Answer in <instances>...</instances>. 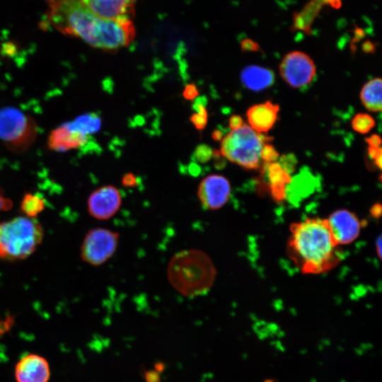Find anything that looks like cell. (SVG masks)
Listing matches in <instances>:
<instances>
[{
	"instance_id": "7a4b0ae2",
	"label": "cell",
	"mask_w": 382,
	"mask_h": 382,
	"mask_svg": "<svg viewBox=\"0 0 382 382\" xmlns=\"http://www.w3.org/2000/svg\"><path fill=\"white\" fill-rule=\"evenodd\" d=\"M338 246L325 219L308 218L290 227L287 253L304 274H320L337 266L342 259Z\"/></svg>"
},
{
	"instance_id": "30bf717a",
	"label": "cell",
	"mask_w": 382,
	"mask_h": 382,
	"mask_svg": "<svg viewBox=\"0 0 382 382\" xmlns=\"http://www.w3.org/2000/svg\"><path fill=\"white\" fill-rule=\"evenodd\" d=\"M122 204V195L113 185L101 186L89 195L87 208L89 214L98 220L112 218Z\"/></svg>"
},
{
	"instance_id": "ba28073f",
	"label": "cell",
	"mask_w": 382,
	"mask_h": 382,
	"mask_svg": "<svg viewBox=\"0 0 382 382\" xmlns=\"http://www.w3.org/2000/svg\"><path fill=\"white\" fill-rule=\"evenodd\" d=\"M279 74L289 86L300 88L312 82L316 74V68L308 54L293 51L282 59L279 64Z\"/></svg>"
},
{
	"instance_id": "44dd1931",
	"label": "cell",
	"mask_w": 382,
	"mask_h": 382,
	"mask_svg": "<svg viewBox=\"0 0 382 382\" xmlns=\"http://www.w3.org/2000/svg\"><path fill=\"white\" fill-rule=\"evenodd\" d=\"M206 105L207 98L204 96L197 98L192 105L195 112L192 115L190 121L199 130L203 129L207 124L208 113Z\"/></svg>"
},
{
	"instance_id": "83f0119b",
	"label": "cell",
	"mask_w": 382,
	"mask_h": 382,
	"mask_svg": "<svg viewBox=\"0 0 382 382\" xmlns=\"http://www.w3.org/2000/svg\"><path fill=\"white\" fill-rule=\"evenodd\" d=\"M122 184L125 187H134L139 184L138 178L132 173H126L122 178Z\"/></svg>"
},
{
	"instance_id": "7c38bea8",
	"label": "cell",
	"mask_w": 382,
	"mask_h": 382,
	"mask_svg": "<svg viewBox=\"0 0 382 382\" xmlns=\"http://www.w3.org/2000/svg\"><path fill=\"white\" fill-rule=\"evenodd\" d=\"M14 374L17 382H48L50 365L42 356L25 354L16 364Z\"/></svg>"
},
{
	"instance_id": "4316f807",
	"label": "cell",
	"mask_w": 382,
	"mask_h": 382,
	"mask_svg": "<svg viewBox=\"0 0 382 382\" xmlns=\"http://www.w3.org/2000/svg\"><path fill=\"white\" fill-rule=\"evenodd\" d=\"M198 93L197 88L194 83L187 84L183 91V96L187 100L195 99Z\"/></svg>"
},
{
	"instance_id": "d6a6232c",
	"label": "cell",
	"mask_w": 382,
	"mask_h": 382,
	"mask_svg": "<svg viewBox=\"0 0 382 382\" xmlns=\"http://www.w3.org/2000/svg\"><path fill=\"white\" fill-rule=\"evenodd\" d=\"M145 378L146 382H159V373L155 370L148 371L145 373Z\"/></svg>"
},
{
	"instance_id": "4dcf8cb0",
	"label": "cell",
	"mask_w": 382,
	"mask_h": 382,
	"mask_svg": "<svg viewBox=\"0 0 382 382\" xmlns=\"http://www.w3.org/2000/svg\"><path fill=\"white\" fill-rule=\"evenodd\" d=\"M241 47L245 51H257L259 50L258 45L249 39H246L242 42Z\"/></svg>"
},
{
	"instance_id": "74e56055",
	"label": "cell",
	"mask_w": 382,
	"mask_h": 382,
	"mask_svg": "<svg viewBox=\"0 0 382 382\" xmlns=\"http://www.w3.org/2000/svg\"><path fill=\"white\" fill-rule=\"evenodd\" d=\"M263 382H275V381L272 378H267V379L264 380Z\"/></svg>"
},
{
	"instance_id": "cb8c5ba5",
	"label": "cell",
	"mask_w": 382,
	"mask_h": 382,
	"mask_svg": "<svg viewBox=\"0 0 382 382\" xmlns=\"http://www.w3.org/2000/svg\"><path fill=\"white\" fill-rule=\"evenodd\" d=\"M279 157V153L272 144L268 143L263 145L260 151V159L265 163L276 162Z\"/></svg>"
},
{
	"instance_id": "9c48e42d",
	"label": "cell",
	"mask_w": 382,
	"mask_h": 382,
	"mask_svg": "<svg viewBox=\"0 0 382 382\" xmlns=\"http://www.w3.org/2000/svg\"><path fill=\"white\" fill-rule=\"evenodd\" d=\"M231 191V185L226 178L221 175L212 174L200 182L197 188V197L204 209L216 210L228 202Z\"/></svg>"
},
{
	"instance_id": "5b68a950",
	"label": "cell",
	"mask_w": 382,
	"mask_h": 382,
	"mask_svg": "<svg viewBox=\"0 0 382 382\" xmlns=\"http://www.w3.org/2000/svg\"><path fill=\"white\" fill-rule=\"evenodd\" d=\"M272 139L266 134H259L243 124L231 130L221 139L220 153L225 158L248 170L260 166V151L265 144Z\"/></svg>"
},
{
	"instance_id": "2e32d148",
	"label": "cell",
	"mask_w": 382,
	"mask_h": 382,
	"mask_svg": "<svg viewBox=\"0 0 382 382\" xmlns=\"http://www.w3.org/2000/svg\"><path fill=\"white\" fill-rule=\"evenodd\" d=\"M263 171L266 173L270 193L277 201L286 197L287 185L291 183V177L278 162L264 163Z\"/></svg>"
},
{
	"instance_id": "f546056e",
	"label": "cell",
	"mask_w": 382,
	"mask_h": 382,
	"mask_svg": "<svg viewBox=\"0 0 382 382\" xmlns=\"http://www.w3.org/2000/svg\"><path fill=\"white\" fill-rule=\"evenodd\" d=\"M243 125V120L239 115H232L229 119V127L231 130L238 129Z\"/></svg>"
},
{
	"instance_id": "3957f363",
	"label": "cell",
	"mask_w": 382,
	"mask_h": 382,
	"mask_svg": "<svg viewBox=\"0 0 382 382\" xmlns=\"http://www.w3.org/2000/svg\"><path fill=\"white\" fill-rule=\"evenodd\" d=\"M212 260L204 252L186 249L175 253L167 267V277L171 286L187 297L207 294L216 277Z\"/></svg>"
},
{
	"instance_id": "603a6c76",
	"label": "cell",
	"mask_w": 382,
	"mask_h": 382,
	"mask_svg": "<svg viewBox=\"0 0 382 382\" xmlns=\"http://www.w3.org/2000/svg\"><path fill=\"white\" fill-rule=\"evenodd\" d=\"M213 154L214 151L210 146L206 144H200L195 149L193 158L195 161L204 163L212 158Z\"/></svg>"
},
{
	"instance_id": "9a60e30c",
	"label": "cell",
	"mask_w": 382,
	"mask_h": 382,
	"mask_svg": "<svg viewBox=\"0 0 382 382\" xmlns=\"http://www.w3.org/2000/svg\"><path fill=\"white\" fill-rule=\"evenodd\" d=\"M279 107L271 101L251 106L247 110L250 127L259 134H266L274 125Z\"/></svg>"
},
{
	"instance_id": "ac0fdd59",
	"label": "cell",
	"mask_w": 382,
	"mask_h": 382,
	"mask_svg": "<svg viewBox=\"0 0 382 382\" xmlns=\"http://www.w3.org/2000/svg\"><path fill=\"white\" fill-rule=\"evenodd\" d=\"M360 99L364 106L369 111L380 112L382 109V81L374 78L363 86Z\"/></svg>"
},
{
	"instance_id": "5bb4252c",
	"label": "cell",
	"mask_w": 382,
	"mask_h": 382,
	"mask_svg": "<svg viewBox=\"0 0 382 382\" xmlns=\"http://www.w3.org/2000/svg\"><path fill=\"white\" fill-rule=\"evenodd\" d=\"M92 12L99 16L116 19L130 18L137 0H81ZM131 19V18H130Z\"/></svg>"
},
{
	"instance_id": "277c9868",
	"label": "cell",
	"mask_w": 382,
	"mask_h": 382,
	"mask_svg": "<svg viewBox=\"0 0 382 382\" xmlns=\"http://www.w3.org/2000/svg\"><path fill=\"white\" fill-rule=\"evenodd\" d=\"M43 236L42 226L35 219L19 216L0 221V259H25L35 251Z\"/></svg>"
},
{
	"instance_id": "1f68e13d",
	"label": "cell",
	"mask_w": 382,
	"mask_h": 382,
	"mask_svg": "<svg viewBox=\"0 0 382 382\" xmlns=\"http://www.w3.org/2000/svg\"><path fill=\"white\" fill-rule=\"evenodd\" d=\"M366 142L371 147H381V139L378 134H372L365 139Z\"/></svg>"
},
{
	"instance_id": "4fadbf2b",
	"label": "cell",
	"mask_w": 382,
	"mask_h": 382,
	"mask_svg": "<svg viewBox=\"0 0 382 382\" xmlns=\"http://www.w3.org/2000/svg\"><path fill=\"white\" fill-rule=\"evenodd\" d=\"M88 136L74 129L69 122L54 129L49 134V149L65 152L82 147L88 141Z\"/></svg>"
},
{
	"instance_id": "d590c367",
	"label": "cell",
	"mask_w": 382,
	"mask_h": 382,
	"mask_svg": "<svg viewBox=\"0 0 382 382\" xmlns=\"http://www.w3.org/2000/svg\"><path fill=\"white\" fill-rule=\"evenodd\" d=\"M154 367L155 371H156L158 373H161L165 369L166 366L163 362L158 361L155 364Z\"/></svg>"
},
{
	"instance_id": "e0dca14e",
	"label": "cell",
	"mask_w": 382,
	"mask_h": 382,
	"mask_svg": "<svg viewBox=\"0 0 382 382\" xmlns=\"http://www.w3.org/2000/svg\"><path fill=\"white\" fill-rule=\"evenodd\" d=\"M241 80L247 88L260 91L273 84L274 75L269 69L257 65H250L242 70Z\"/></svg>"
},
{
	"instance_id": "6da1fadb",
	"label": "cell",
	"mask_w": 382,
	"mask_h": 382,
	"mask_svg": "<svg viewBox=\"0 0 382 382\" xmlns=\"http://www.w3.org/2000/svg\"><path fill=\"white\" fill-rule=\"evenodd\" d=\"M47 18L62 33L79 37L89 45L104 50L128 46L135 36L130 18H105L88 8L81 0H46Z\"/></svg>"
},
{
	"instance_id": "f1b7e54d",
	"label": "cell",
	"mask_w": 382,
	"mask_h": 382,
	"mask_svg": "<svg viewBox=\"0 0 382 382\" xmlns=\"http://www.w3.org/2000/svg\"><path fill=\"white\" fill-rule=\"evenodd\" d=\"M12 206V201L5 196L3 189L0 187V213L11 209Z\"/></svg>"
},
{
	"instance_id": "836d02e7",
	"label": "cell",
	"mask_w": 382,
	"mask_h": 382,
	"mask_svg": "<svg viewBox=\"0 0 382 382\" xmlns=\"http://www.w3.org/2000/svg\"><path fill=\"white\" fill-rule=\"evenodd\" d=\"M320 6L323 4L329 5L335 8H338L341 6V0H313Z\"/></svg>"
},
{
	"instance_id": "8fae6325",
	"label": "cell",
	"mask_w": 382,
	"mask_h": 382,
	"mask_svg": "<svg viewBox=\"0 0 382 382\" xmlns=\"http://www.w3.org/2000/svg\"><path fill=\"white\" fill-rule=\"evenodd\" d=\"M326 220L338 245L350 243L360 233L361 223L354 213L348 210H337Z\"/></svg>"
},
{
	"instance_id": "8992f818",
	"label": "cell",
	"mask_w": 382,
	"mask_h": 382,
	"mask_svg": "<svg viewBox=\"0 0 382 382\" xmlns=\"http://www.w3.org/2000/svg\"><path fill=\"white\" fill-rule=\"evenodd\" d=\"M37 127L35 120L11 106L0 109V140L11 151L21 154L35 141Z\"/></svg>"
},
{
	"instance_id": "d4e9b609",
	"label": "cell",
	"mask_w": 382,
	"mask_h": 382,
	"mask_svg": "<svg viewBox=\"0 0 382 382\" xmlns=\"http://www.w3.org/2000/svg\"><path fill=\"white\" fill-rule=\"evenodd\" d=\"M279 163L282 168L288 173H291L294 170L297 160L292 154H284L279 157Z\"/></svg>"
},
{
	"instance_id": "8d00e7d4",
	"label": "cell",
	"mask_w": 382,
	"mask_h": 382,
	"mask_svg": "<svg viewBox=\"0 0 382 382\" xmlns=\"http://www.w3.org/2000/svg\"><path fill=\"white\" fill-rule=\"evenodd\" d=\"M376 246L378 248V253L379 254V256H381V237H379L378 238V241L376 243Z\"/></svg>"
},
{
	"instance_id": "ffe728a7",
	"label": "cell",
	"mask_w": 382,
	"mask_h": 382,
	"mask_svg": "<svg viewBox=\"0 0 382 382\" xmlns=\"http://www.w3.org/2000/svg\"><path fill=\"white\" fill-rule=\"evenodd\" d=\"M69 124L74 129L89 136L91 134L99 131L101 127L102 120L98 115L89 112L77 117Z\"/></svg>"
},
{
	"instance_id": "52a82bcc",
	"label": "cell",
	"mask_w": 382,
	"mask_h": 382,
	"mask_svg": "<svg viewBox=\"0 0 382 382\" xmlns=\"http://www.w3.org/2000/svg\"><path fill=\"white\" fill-rule=\"evenodd\" d=\"M120 236L104 228L90 230L81 246V260L93 266H99L108 261L115 253Z\"/></svg>"
},
{
	"instance_id": "e575fe53",
	"label": "cell",
	"mask_w": 382,
	"mask_h": 382,
	"mask_svg": "<svg viewBox=\"0 0 382 382\" xmlns=\"http://www.w3.org/2000/svg\"><path fill=\"white\" fill-rule=\"evenodd\" d=\"M212 138L216 140H220L223 138V133L219 129H216L212 133Z\"/></svg>"
},
{
	"instance_id": "484cf974",
	"label": "cell",
	"mask_w": 382,
	"mask_h": 382,
	"mask_svg": "<svg viewBox=\"0 0 382 382\" xmlns=\"http://www.w3.org/2000/svg\"><path fill=\"white\" fill-rule=\"evenodd\" d=\"M368 154L371 158L374 160L376 165L378 168H381V156L382 149L381 147H371L368 148Z\"/></svg>"
},
{
	"instance_id": "7402d4cb",
	"label": "cell",
	"mask_w": 382,
	"mask_h": 382,
	"mask_svg": "<svg viewBox=\"0 0 382 382\" xmlns=\"http://www.w3.org/2000/svg\"><path fill=\"white\" fill-rule=\"evenodd\" d=\"M374 126V119L367 113H358L352 120V127L360 134L368 133Z\"/></svg>"
},
{
	"instance_id": "d6986e66",
	"label": "cell",
	"mask_w": 382,
	"mask_h": 382,
	"mask_svg": "<svg viewBox=\"0 0 382 382\" xmlns=\"http://www.w3.org/2000/svg\"><path fill=\"white\" fill-rule=\"evenodd\" d=\"M44 198L35 193H25L21 201L20 209L27 217L35 219L45 208Z\"/></svg>"
}]
</instances>
